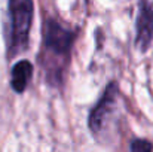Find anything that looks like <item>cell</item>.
Returning a JSON list of instances; mask_svg holds the SVG:
<instances>
[{
    "mask_svg": "<svg viewBox=\"0 0 153 152\" xmlns=\"http://www.w3.org/2000/svg\"><path fill=\"white\" fill-rule=\"evenodd\" d=\"M31 75H33V66H31V63L27 61V60H21V61H18V63L12 67L10 85H12V88L15 90V93L21 94V93L27 88Z\"/></svg>",
    "mask_w": 153,
    "mask_h": 152,
    "instance_id": "5b68a950",
    "label": "cell"
},
{
    "mask_svg": "<svg viewBox=\"0 0 153 152\" xmlns=\"http://www.w3.org/2000/svg\"><path fill=\"white\" fill-rule=\"evenodd\" d=\"M129 149H131V151H152L153 145L150 142H147V140L138 139V140H132V142H131Z\"/></svg>",
    "mask_w": 153,
    "mask_h": 152,
    "instance_id": "8992f818",
    "label": "cell"
},
{
    "mask_svg": "<svg viewBox=\"0 0 153 152\" xmlns=\"http://www.w3.org/2000/svg\"><path fill=\"white\" fill-rule=\"evenodd\" d=\"M153 39V4L149 0L140 1V10L137 16V37L135 43L140 51H147Z\"/></svg>",
    "mask_w": 153,
    "mask_h": 152,
    "instance_id": "277c9868",
    "label": "cell"
},
{
    "mask_svg": "<svg viewBox=\"0 0 153 152\" xmlns=\"http://www.w3.org/2000/svg\"><path fill=\"white\" fill-rule=\"evenodd\" d=\"M9 7V52H21L28 45L33 21V0H7Z\"/></svg>",
    "mask_w": 153,
    "mask_h": 152,
    "instance_id": "6da1fadb",
    "label": "cell"
},
{
    "mask_svg": "<svg viewBox=\"0 0 153 152\" xmlns=\"http://www.w3.org/2000/svg\"><path fill=\"white\" fill-rule=\"evenodd\" d=\"M116 109H117V88L116 84H110L102 99L98 101V104L94 107V110L89 115V128L91 133L95 136V139L110 137L111 131H114Z\"/></svg>",
    "mask_w": 153,
    "mask_h": 152,
    "instance_id": "3957f363",
    "label": "cell"
},
{
    "mask_svg": "<svg viewBox=\"0 0 153 152\" xmlns=\"http://www.w3.org/2000/svg\"><path fill=\"white\" fill-rule=\"evenodd\" d=\"M45 58L48 60L46 70H51L52 64H56L59 72H62L61 60H68L70 51L74 42V31L64 28L61 24L55 22L53 19H48L45 22Z\"/></svg>",
    "mask_w": 153,
    "mask_h": 152,
    "instance_id": "7a4b0ae2",
    "label": "cell"
}]
</instances>
